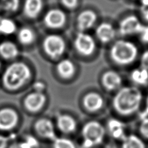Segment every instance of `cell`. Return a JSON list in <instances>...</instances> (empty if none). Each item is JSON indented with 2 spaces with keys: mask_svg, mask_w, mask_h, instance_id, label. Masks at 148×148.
I'll return each instance as SVG.
<instances>
[{
  "mask_svg": "<svg viewBox=\"0 0 148 148\" xmlns=\"http://www.w3.org/2000/svg\"><path fill=\"white\" fill-rule=\"evenodd\" d=\"M143 99L142 91L136 86H125L118 89L112 99V107L116 112L129 115L138 110Z\"/></svg>",
  "mask_w": 148,
  "mask_h": 148,
  "instance_id": "1",
  "label": "cell"
},
{
  "mask_svg": "<svg viewBox=\"0 0 148 148\" xmlns=\"http://www.w3.org/2000/svg\"><path fill=\"white\" fill-rule=\"evenodd\" d=\"M31 77V70L28 65L20 62L10 64L5 69L2 77L5 88L16 91L23 86Z\"/></svg>",
  "mask_w": 148,
  "mask_h": 148,
  "instance_id": "2",
  "label": "cell"
},
{
  "mask_svg": "<svg viewBox=\"0 0 148 148\" xmlns=\"http://www.w3.org/2000/svg\"><path fill=\"white\" fill-rule=\"evenodd\" d=\"M109 55L111 59L117 65H128L138 57V48L133 42L121 39L114 42Z\"/></svg>",
  "mask_w": 148,
  "mask_h": 148,
  "instance_id": "3",
  "label": "cell"
},
{
  "mask_svg": "<svg viewBox=\"0 0 148 148\" xmlns=\"http://www.w3.org/2000/svg\"><path fill=\"white\" fill-rule=\"evenodd\" d=\"M105 129L101 123L97 121L87 122L82 129L83 148H94L101 144L105 135Z\"/></svg>",
  "mask_w": 148,
  "mask_h": 148,
  "instance_id": "4",
  "label": "cell"
},
{
  "mask_svg": "<svg viewBox=\"0 0 148 148\" xmlns=\"http://www.w3.org/2000/svg\"><path fill=\"white\" fill-rule=\"evenodd\" d=\"M42 46L46 54L53 59L62 57L66 49L64 38L57 34H50L44 39Z\"/></svg>",
  "mask_w": 148,
  "mask_h": 148,
  "instance_id": "5",
  "label": "cell"
},
{
  "mask_svg": "<svg viewBox=\"0 0 148 148\" xmlns=\"http://www.w3.org/2000/svg\"><path fill=\"white\" fill-rule=\"evenodd\" d=\"M73 45L79 54L83 56H90L96 51V40L91 35L84 31H79L74 39Z\"/></svg>",
  "mask_w": 148,
  "mask_h": 148,
  "instance_id": "6",
  "label": "cell"
},
{
  "mask_svg": "<svg viewBox=\"0 0 148 148\" xmlns=\"http://www.w3.org/2000/svg\"><path fill=\"white\" fill-rule=\"evenodd\" d=\"M143 26L136 16L128 15L122 18L119 23L118 33L122 37L138 35Z\"/></svg>",
  "mask_w": 148,
  "mask_h": 148,
  "instance_id": "7",
  "label": "cell"
},
{
  "mask_svg": "<svg viewBox=\"0 0 148 148\" xmlns=\"http://www.w3.org/2000/svg\"><path fill=\"white\" fill-rule=\"evenodd\" d=\"M44 24L47 28L57 30L64 27L67 21L66 13L60 9H51L44 17Z\"/></svg>",
  "mask_w": 148,
  "mask_h": 148,
  "instance_id": "8",
  "label": "cell"
},
{
  "mask_svg": "<svg viewBox=\"0 0 148 148\" xmlns=\"http://www.w3.org/2000/svg\"><path fill=\"white\" fill-rule=\"evenodd\" d=\"M97 13L92 9H86L78 15L76 19V25L79 31H86L94 27L97 20Z\"/></svg>",
  "mask_w": 148,
  "mask_h": 148,
  "instance_id": "9",
  "label": "cell"
},
{
  "mask_svg": "<svg viewBox=\"0 0 148 148\" xmlns=\"http://www.w3.org/2000/svg\"><path fill=\"white\" fill-rule=\"evenodd\" d=\"M19 116L16 111L10 108L0 110V130L10 131L18 123Z\"/></svg>",
  "mask_w": 148,
  "mask_h": 148,
  "instance_id": "10",
  "label": "cell"
},
{
  "mask_svg": "<svg viewBox=\"0 0 148 148\" xmlns=\"http://www.w3.org/2000/svg\"><path fill=\"white\" fill-rule=\"evenodd\" d=\"M46 101V96L43 92L33 91L25 97L24 106L31 112H36L42 109Z\"/></svg>",
  "mask_w": 148,
  "mask_h": 148,
  "instance_id": "11",
  "label": "cell"
},
{
  "mask_svg": "<svg viewBox=\"0 0 148 148\" xmlns=\"http://www.w3.org/2000/svg\"><path fill=\"white\" fill-rule=\"evenodd\" d=\"M96 35L101 43L107 44L112 42L116 35V29L109 22H102L97 25L96 29Z\"/></svg>",
  "mask_w": 148,
  "mask_h": 148,
  "instance_id": "12",
  "label": "cell"
},
{
  "mask_svg": "<svg viewBox=\"0 0 148 148\" xmlns=\"http://www.w3.org/2000/svg\"><path fill=\"white\" fill-rule=\"evenodd\" d=\"M35 129L37 134L42 138L52 141L57 138L53 124L48 119L42 118L38 120L35 124Z\"/></svg>",
  "mask_w": 148,
  "mask_h": 148,
  "instance_id": "13",
  "label": "cell"
},
{
  "mask_svg": "<svg viewBox=\"0 0 148 148\" xmlns=\"http://www.w3.org/2000/svg\"><path fill=\"white\" fill-rule=\"evenodd\" d=\"M101 82L104 88L109 91L118 90L121 88L123 80L121 75L114 71H108L102 76Z\"/></svg>",
  "mask_w": 148,
  "mask_h": 148,
  "instance_id": "14",
  "label": "cell"
},
{
  "mask_svg": "<svg viewBox=\"0 0 148 148\" xmlns=\"http://www.w3.org/2000/svg\"><path fill=\"white\" fill-rule=\"evenodd\" d=\"M83 104L84 108L90 112H96L101 109L104 100L101 95L96 92H90L84 97Z\"/></svg>",
  "mask_w": 148,
  "mask_h": 148,
  "instance_id": "15",
  "label": "cell"
},
{
  "mask_svg": "<svg viewBox=\"0 0 148 148\" xmlns=\"http://www.w3.org/2000/svg\"><path fill=\"white\" fill-rule=\"evenodd\" d=\"M107 131L110 135L116 140H122L125 134V127L122 121L116 118H111L107 121Z\"/></svg>",
  "mask_w": 148,
  "mask_h": 148,
  "instance_id": "16",
  "label": "cell"
},
{
  "mask_svg": "<svg viewBox=\"0 0 148 148\" xmlns=\"http://www.w3.org/2000/svg\"><path fill=\"white\" fill-rule=\"evenodd\" d=\"M43 0H25L23 11L26 17L35 19L40 14L43 9Z\"/></svg>",
  "mask_w": 148,
  "mask_h": 148,
  "instance_id": "17",
  "label": "cell"
},
{
  "mask_svg": "<svg viewBox=\"0 0 148 148\" xmlns=\"http://www.w3.org/2000/svg\"><path fill=\"white\" fill-rule=\"evenodd\" d=\"M57 125L59 130L66 134L73 133L77 129V122L72 116L60 114L57 118Z\"/></svg>",
  "mask_w": 148,
  "mask_h": 148,
  "instance_id": "18",
  "label": "cell"
},
{
  "mask_svg": "<svg viewBox=\"0 0 148 148\" xmlns=\"http://www.w3.org/2000/svg\"><path fill=\"white\" fill-rule=\"evenodd\" d=\"M19 53L18 47L13 42L6 41L0 43V55L5 59H14L18 56Z\"/></svg>",
  "mask_w": 148,
  "mask_h": 148,
  "instance_id": "19",
  "label": "cell"
},
{
  "mask_svg": "<svg viewBox=\"0 0 148 148\" xmlns=\"http://www.w3.org/2000/svg\"><path fill=\"white\" fill-rule=\"evenodd\" d=\"M75 66L72 61L69 59H63L58 63L57 71L61 77L70 78L75 73Z\"/></svg>",
  "mask_w": 148,
  "mask_h": 148,
  "instance_id": "20",
  "label": "cell"
},
{
  "mask_svg": "<svg viewBox=\"0 0 148 148\" xmlns=\"http://www.w3.org/2000/svg\"><path fill=\"white\" fill-rule=\"evenodd\" d=\"M131 78L136 86H145L148 84V70L142 67L136 68L131 73Z\"/></svg>",
  "mask_w": 148,
  "mask_h": 148,
  "instance_id": "21",
  "label": "cell"
},
{
  "mask_svg": "<svg viewBox=\"0 0 148 148\" xmlns=\"http://www.w3.org/2000/svg\"><path fill=\"white\" fill-rule=\"evenodd\" d=\"M121 148H146V145L139 136L129 134L121 140Z\"/></svg>",
  "mask_w": 148,
  "mask_h": 148,
  "instance_id": "22",
  "label": "cell"
},
{
  "mask_svg": "<svg viewBox=\"0 0 148 148\" xmlns=\"http://www.w3.org/2000/svg\"><path fill=\"white\" fill-rule=\"evenodd\" d=\"M18 41L22 45H29L35 40V34L31 28L23 27L18 31L17 34Z\"/></svg>",
  "mask_w": 148,
  "mask_h": 148,
  "instance_id": "23",
  "label": "cell"
},
{
  "mask_svg": "<svg viewBox=\"0 0 148 148\" xmlns=\"http://www.w3.org/2000/svg\"><path fill=\"white\" fill-rule=\"evenodd\" d=\"M17 30V26L14 21L10 18L0 19V34L10 35L14 33Z\"/></svg>",
  "mask_w": 148,
  "mask_h": 148,
  "instance_id": "24",
  "label": "cell"
},
{
  "mask_svg": "<svg viewBox=\"0 0 148 148\" xmlns=\"http://www.w3.org/2000/svg\"><path fill=\"white\" fill-rule=\"evenodd\" d=\"M20 7V0H1L0 7L7 12H15Z\"/></svg>",
  "mask_w": 148,
  "mask_h": 148,
  "instance_id": "25",
  "label": "cell"
},
{
  "mask_svg": "<svg viewBox=\"0 0 148 148\" xmlns=\"http://www.w3.org/2000/svg\"><path fill=\"white\" fill-rule=\"evenodd\" d=\"M53 142V148H77L74 142L68 138H57Z\"/></svg>",
  "mask_w": 148,
  "mask_h": 148,
  "instance_id": "26",
  "label": "cell"
},
{
  "mask_svg": "<svg viewBox=\"0 0 148 148\" xmlns=\"http://www.w3.org/2000/svg\"><path fill=\"white\" fill-rule=\"evenodd\" d=\"M139 10L142 18L145 22H148V0H140Z\"/></svg>",
  "mask_w": 148,
  "mask_h": 148,
  "instance_id": "27",
  "label": "cell"
},
{
  "mask_svg": "<svg viewBox=\"0 0 148 148\" xmlns=\"http://www.w3.org/2000/svg\"><path fill=\"white\" fill-rule=\"evenodd\" d=\"M139 130L142 135L148 139V117L142 119Z\"/></svg>",
  "mask_w": 148,
  "mask_h": 148,
  "instance_id": "28",
  "label": "cell"
},
{
  "mask_svg": "<svg viewBox=\"0 0 148 148\" xmlns=\"http://www.w3.org/2000/svg\"><path fill=\"white\" fill-rule=\"evenodd\" d=\"M60 3L66 9L73 10L77 7L79 0H60Z\"/></svg>",
  "mask_w": 148,
  "mask_h": 148,
  "instance_id": "29",
  "label": "cell"
},
{
  "mask_svg": "<svg viewBox=\"0 0 148 148\" xmlns=\"http://www.w3.org/2000/svg\"><path fill=\"white\" fill-rule=\"evenodd\" d=\"M138 35L143 43L148 44V25H144Z\"/></svg>",
  "mask_w": 148,
  "mask_h": 148,
  "instance_id": "30",
  "label": "cell"
},
{
  "mask_svg": "<svg viewBox=\"0 0 148 148\" xmlns=\"http://www.w3.org/2000/svg\"><path fill=\"white\" fill-rule=\"evenodd\" d=\"M140 67L148 70V49L145 50L140 56Z\"/></svg>",
  "mask_w": 148,
  "mask_h": 148,
  "instance_id": "31",
  "label": "cell"
},
{
  "mask_svg": "<svg viewBox=\"0 0 148 148\" xmlns=\"http://www.w3.org/2000/svg\"><path fill=\"white\" fill-rule=\"evenodd\" d=\"M9 148H34L25 140L20 142H14L10 144Z\"/></svg>",
  "mask_w": 148,
  "mask_h": 148,
  "instance_id": "32",
  "label": "cell"
},
{
  "mask_svg": "<svg viewBox=\"0 0 148 148\" xmlns=\"http://www.w3.org/2000/svg\"><path fill=\"white\" fill-rule=\"evenodd\" d=\"M9 139L6 136L0 135V148H7Z\"/></svg>",
  "mask_w": 148,
  "mask_h": 148,
  "instance_id": "33",
  "label": "cell"
},
{
  "mask_svg": "<svg viewBox=\"0 0 148 148\" xmlns=\"http://www.w3.org/2000/svg\"><path fill=\"white\" fill-rule=\"evenodd\" d=\"M33 88L35 91H39V92H43V91L46 88V86L44 83L41 82H37L35 84H34Z\"/></svg>",
  "mask_w": 148,
  "mask_h": 148,
  "instance_id": "34",
  "label": "cell"
},
{
  "mask_svg": "<svg viewBox=\"0 0 148 148\" xmlns=\"http://www.w3.org/2000/svg\"><path fill=\"white\" fill-rule=\"evenodd\" d=\"M148 117V95L146 99V103H145V108L142 112L140 113V120L145 118Z\"/></svg>",
  "mask_w": 148,
  "mask_h": 148,
  "instance_id": "35",
  "label": "cell"
},
{
  "mask_svg": "<svg viewBox=\"0 0 148 148\" xmlns=\"http://www.w3.org/2000/svg\"><path fill=\"white\" fill-rule=\"evenodd\" d=\"M1 62H0V69H1Z\"/></svg>",
  "mask_w": 148,
  "mask_h": 148,
  "instance_id": "36",
  "label": "cell"
},
{
  "mask_svg": "<svg viewBox=\"0 0 148 148\" xmlns=\"http://www.w3.org/2000/svg\"><path fill=\"white\" fill-rule=\"evenodd\" d=\"M94 148H96V147H94Z\"/></svg>",
  "mask_w": 148,
  "mask_h": 148,
  "instance_id": "37",
  "label": "cell"
}]
</instances>
